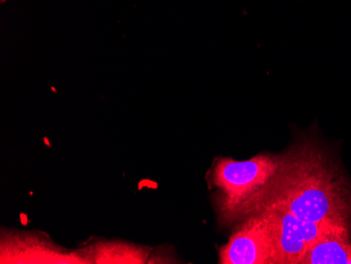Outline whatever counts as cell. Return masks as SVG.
Listing matches in <instances>:
<instances>
[{
    "label": "cell",
    "mask_w": 351,
    "mask_h": 264,
    "mask_svg": "<svg viewBox=\"0 0 351 264\" xmlns=\"http://www.w3.org/2000/svg\"><path fill=\"white\" fill-rule=\"evenodd\" d=\"M269 202L281 204L305 221L351 232L350 179L333 154L317 141H300L281 155L279 174L261 206Z\"/></svg>",
    "instance_id": "cell-1"
},
{
    "label": "cell",
    "mask_w": 351,
    "mask_h": 264,
    "mask_svg": "<svg viewBox=\"0 0 351 264\" xmlns=\"http://www.w3.org/2000/svg\"><path fill=\"white\" fill-rule=\"evenodd\" d=\"M281 167V155L259 154L248 160L218 159L212 180L220 191L218 206L226 222L247 218L259 210L273 188Z\"/></svg>",
    "instance_id": "cell-2"
},
{
    "label": "cell",
    "mask_w": 351,
    "mask_h": 264,
    "mask_svg": "<svg viewBox=\"0 0 351 264\" xmlns=\"http://www.w3.org/2000/svg\"><path fill=\"white\" fill-rule=\"evenodd\" d=\"M257 213L263 216L267 226L276 264H301L315 240L332 228H341L300 219L291 211L274 202L263 204Z\"/></svg>",
    "instance_id": "cell-3"
},
{
    "label": "cell",
    "mask_w": 351,
    "mask_h": 264,
    "mask_svg": "<svg viewBox=\"0 0 351 264\" xmlns=\"http://www.w3.org/2000/svg\"><path fill=\"white\" fill-rule=\"evenodd\" d=\"M219 263L276 264L273 243L260 213L247 217L220 250Z\"/></svg>",
    "instance_id": "cell-4"
},
{
    "label": "cell",
    "mask_w": 351,
    "mask_h": 264,
    "mask_svg": "<svg viewBox=\"0 0 351 264\" xmlns=\"http://www.w3.org/2000/svg\"><path fill=\"white\" fill-rule=\"evenodd\" d=\"M301 264H351V232L335 228L315 240Z\"/></svg>",
    "instance_id": "cell-5"
},
{
    "label": "cell",
    "mask_w": 351,
    "mask_h": 264,
    "mask_svg": "<svg viewBox=\"0 0 351 264\" xmlns=\"http://www.w3.org/2000/svg\"><path fill=\"white\" fill-rule=\"evenodd\" d=\"M90 263H145L149 254L143 248L120 243L98 244L90 248Z\"/></svg>",
    "instance_id": "cell-6"
}]
</instances>
